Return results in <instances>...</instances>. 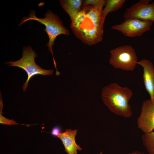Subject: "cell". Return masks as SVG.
I'll use <instances>...</instances> for the list:
<instances>
[{
  "mask_svg": "<svg viewBox=\"0 0 154 154\" xmlns=\"http://www.w3.org/2000/svg\"><path fill=\"white\" fill-rule=\"evenodd\" d=\"M142 144L148 154H154V131L142 135Z\"/></svg>",
  "mask_w": 154,
  "mask_h": 154,
  "instance_id": "4fadbf2b",
  "label": "cell"
},
{
  "mask_svg": "<svg viewBox=\"0 0 154 154\" xmlns=\"http://www.w3.org/2000/svg\"><path fill=\"white\" fill-rule=\"evenodd\" d=\"M140 0L127 8L123 14L125 19H134L154 23V2Z\"/></svg>",
  "mask_w": 154,
  "mask_h": 154,
  "instance_id": "52a82bcc",
  "label": "cell"
},
{
  "mask_svg": "<svg viewBox=\"0 0 154 154\" xmlns=\"http://www.w3.org/2000/svg\"><path fill=\"white\" fill-rule=\"evenodd\" d=\"M59 1L64 10L69 15L71 22L81 10L83 2L82 0H60Z\"/></svg>",
  "mask_w": 154,
  "mask_h": 154,
  "instance_id": "8fae6325",
  "label": "cell"
},
{
  "mask_svg": "<svg viewBox=\"0 0 154 154\" xmlns=\"http://www.w3.org/2000/svg\"><path fill=\"white\" fill-rule=\"evenodd\" d=\"M102 153H99V154H102Z\"/></svg>",
  "mask_w": 154,
  "mask_h": 154,
  "instance_id": "ac0fdd59",
  "label": "cell"
},
{
  "mask_svg": "<svg viewBox=\"0 0 154 154\" xmlns=\"http://www.w3.org/2000/svg\"><path fill=\"white\" fill-rule=\"evenodd\" d=\"M133 94L130 88L122 87L113 82L102 88L101 98L104 104L112 112L128 118L132 114L129 102Z\"/></svg>",
  "mask_w": 154,
  "mask_h": 154,
  "instance_id": "7a4b0ae2",
  "label": "cell"
},
{
  "mask_svg": "<svg viewBox=\"0 0 154 154\" xmlns=\"http://www.w3.org/2000/svg\"><path fill=\"white\" fill-rule=\"evenodd\" d=\"M127 154H146L143 152L138 151H134L132 152H130Z\"/></svg>",
  "mask_w": 154,
  "mask_h": 154,
  "instance_id": "e0dca14e",
  "label": "cell"
},
{
  "mask_svg": "<svg viewBox=\"0 0 154 154\" xmlns=\"http://www.w3.org/2000/svg\"><path fill=\"white\" fill-rule=\"evenodd\" d=\"M125 0H106V6L102 12V18L105 21L107 15L110 12H115L121 9L123 5Z\"/></svg>",
  "mask_w": 154,
  "mask_h": 154,
  "instance_id": "7c38bea8",
  "label": "cell"
},
{
  "mask_svg": "<svg viewBox=\"0 0 154 154\" xmlns=\"http://www.w3.org/2000/svg\"><path fill=\"white\" fill-rule=\"evenodd\" d=\"M77 132V129H68L64 132L60 133L58 137L62 141L65 151L68 154H77L78 150H82L80 146L76 142L75 137Z\"/></svg>",
  "mask_w": 154,
  "mask_h": 154,
  "instance_id": "30bf717a",
  "label": "cell"
},
{
  "mask_svg": "<svg viewBox=\"0 0 154 154\" xmlns=\"http://www.w3.org/2000/svg\"><path fill=\"white\" fill-rule=\"evenodd\" d=\"M102 10L92 5L83 6L71 22L70 27L75 36L88 46L95 45L103 40L104 21Z\"/></svg>",
  "mask_w": 154,
  "mask_h": 154,
  "instance_id": "6da1fadb",
  "label": "cell"
},
{
  "mask_svg": "<svg viewBox=\"0 0 154 154\" xmlns=\"http://www.w3.org/2000/svg\"><path fill=\"white\" fill-rule=\"evenodd\" d=\"M106 3V0H85L83 1V6L92 5L103 10V7Z\"/></svg>",
  "mask_w": 154,
  "mask_h": 154,
  "instance_id": "9a60e30c",
  "label": "cell"
},
{
  "mask_svg": "<svg viewBox=\"0 0 154 154\" xmlns=\"http://www.w3.org/2000/svg\"><path fill=\"white\" fill-rule=\"evenodd\" d=\"M62 129L59 126L54 127L51 130L52 135L54 137H58L60 133H61Z\"/></svg>",
  "mask_w": 154,
  "mask_h": 154,
  "instance_id": "2e32d148",
  "label": "cell"
},
{
  "mask_svg": "<svg viewBox=\"0 0 154 154\" xmlns=\"http://www.w3.org/2000/svg\"><path fill=\"white\" fill-rule=\"evenodd\" d=\"M138 127L144 133L151 132L154 129V103L150 99L142 103L140 115L137 120Z\"/></svg>",
  "mask_w": 154,
  "mask_h": 154,
  "instance_id": "ba28073f",
  "label": "cell"
},
{
  "mask_svg": "<svg viewBox=\"0 0 154 154\" xmlns=\"http://www.w3.org/2000/svg\"><path fill=\"white\" fill-rule=\"evenodd\" d=\"M44 18H39L35 15V12L33 10H31L28 17H24L19 24L21 26L25 22L29 20H33L37 21L44 25L45 28L44 31L46 33L49 37V40L46 44L49 51L51 53L54 64L56 70V75L60 74L57 70L56 62L54 59L52 46L54 44V41L58 35L63 34L69 36L70 34L69 31L63 25L62 22L58 16L52 12L51 10H48L45 15Z\"/></svg>",
  "mask_w": 154,
  "mask_h": 154,
  "instance_id": "3957f363",
  "label": "cell"
},
{
  "mask_svg": "<svg viewBox=\"0 0 154 154\" xmlns=\"http://www.w3.org/2000/svg\"><path fill=\"white\" fill-rule=\"evenodd\" d=\"M137 64L143 68V80L145 89L149 94L151 101L154 103V65L150 60L143 59Z\"/></svg>",
  "mask_w": 154,
  "mask_h": 154,
  "instance_id": "9c48e42d",
  "label": "cell"
},
{
  "mask_svg": "<svg viewBox=\"0 0 154 154\" xmlns=\"http://www.w3.org/2000/svg\"><path fill=\"white\" fill-rule=\"evenodd\" d=\"M3 108V102L2 100V97L1 94H0V123L3 125H17L21 124L29 126V125L21 124L17 123L13 119H7L2 115V110Z\"/></svg>",
  "mask_w": 154,
  "mask_h": 154,
  "instance_id": "5bb4252c",
  "label": "cell"
},
{
  "mask_svg": "<svg viewBox=\"0 0 154 154\" xmlns=\"http://www.w3.org/2000/svg\"><path fill=\"white\" fill-rule=\"evenodd\" d=\"M153 23L151 21L137 19H125L121 23L111 27L126 37H135L141 36L149 30Z\"/></svg>",
  "mask_w": 154,
  "mask_h": 154,
  "instance_id": "8992f818",
  "label": "cell"
},
{
  "mask_svg": "<svg viewBox=\"0 0 154 154\" xmlns=\"http://www.w3.org/2000/svg\"><path fill=\"white\" fill-rule=\"evenodd\" d=\"M38 56L30 46L23 48L22 56L19 60L15 61L6 62L8 66L19 67L24 70L27 75V78L22 88L24 91L26 90L30 80L37 75L49 76L54 71L52 69L45 70L41 68L36 63L35 59Z\"/></svg>",
  "mask_w": 154,
  "mask_h": 154,
  "instance_id": "277c9868",
  "label": "cell"
},
{
  "mask_svg": "<svg viewBox=\"0 0 154 154\" xmlns=\"http://www.w3.org/2000/svg\"><path fill=\"white\" fill-rule=\"evenodd\" d=\"M134 48L129 45L117 47L110 51L109 63L114 68L127 71H133L138 62Z\"/></svg>",
  "mask_w": 154,
  "mask_h": 154,
  "instance_id": "5b68a950",
  "label": "cell"
}]
</instances>
